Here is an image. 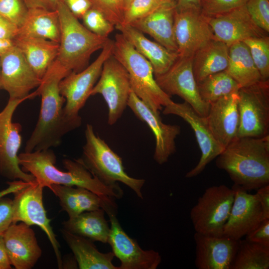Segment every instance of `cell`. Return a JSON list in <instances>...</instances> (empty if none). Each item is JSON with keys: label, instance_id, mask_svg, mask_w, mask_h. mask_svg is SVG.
Masks as SVG:
<instances>
[{"label": "cell", "instance_id": "cell-50", "mask_svg": "<svg viewBox=\"0 0 269 269\" xmlns=\"http://www.w3.org/2000/svg\"><path fill=\"white\" fill-rule=\"evenodd\" d=\"M11 265L5 247L2 234H0V269H11Z\"/></svg>", "mask_w": 269, "mask_h": 269}, {"label": "cell", "instance_id": "cell-29", "mask_svg": "<svg viewBox=\"0 0 269 269\" xmlns=\"http://www.w3.org/2000/svg\"><path fill=\"white\" fill-rule=\"evenodd\" d=\"M229 47L213 38L198 49L192 57V67L197 83L206 77L226 69Z\"/></svg>", "mask_w": 269, "mask_h": 269}, {"label": "cell", "instance_id": "cell-11", "mask_svg": "<svg viewBox=\"0 0 269 269\" xmlns=\"http://www.w3.org/2000/svg\"><path fill=\"white\" fill-rule=\"evenodd\" d=\"M44 187L36 181L13 193L12 223L19 222L38 226L47 236L55 255L58 268L63 267L60 245L50 225L43 202Z\"/></svg>", "mask_w": 269, "mask_h": 269}, {"label": "cell", "instance_id": "cell-18", "mask_svg": "<svg viewBox=\"0 0 269 269\" xmlns=\"http://www.w3.org/2000/svg\"><path fill=\"white\" fill-rule=\"evenodd\" d=\"M205 17L214 38L229 47L249 38L268 35V33L253 21L245 6L223 14Z\"/></svg>", "mask_w": 269, "mask_h": 269}, {"label": "cell", "instance_id": "cell-21", "mask_svg": "<svg viewBox=\"0 0 269 269\" xmlns=\"http://www.w3.org/2000/svg\"><path fill=\"white\" fill-rule=\"evenodd\" d=\"M2 236L11 266L16 269H31L35 266L42 251L30 226L21 222L12 223Z\"/></svg>", "mask_w": 269, "mask_h": 269}, {"label": "cell", "instance_id": "cell-19", "mask_svg": "<svg viewBox=\"0 0 269 269\" xmlns=\"http://www.w3.org/2000/svg\"><path fill=\"white\" fill-rule=\"evenodd\" d=\"M174 32L179 57H192L214 38L211 27L201 11H175Z\"/></svg>", "mask_w": 269, "mask_h": 269}, {"label": "cell", "instance_id": "cell-8", "mask_svg": "<svg viewBox=\"0 0 269 269\" xmlns=\"http://www.w3.org/2000/svg\"><path fill=\"white\" fill-rule=\"evenodd\" d=\"M240 124L237 137L269 135V80L238 91Z\"/></svg>", "mask_w": 269, "mask_h": 269}, {"label": "cell", "instance_id": "cell-2", "mask_svg": "<svg viewBox=\"0 0 269 269\" xmlns=\"http://www.w3.org/2000/svg\"><path fill=\"white\" fill-rule=\"evenodd\" d=\"M18 157L22 170L32 175L44 188L53 184L80 187L107 199H120L123 195L118 184L104 183L93 176L79 159L64 158L62 162L67 171L59 169L55 165L56 156L51 148L23 152Z\"/></svg>", "mask_w": 269, "mask_h": 269}, {"label": "cell", "instance_id": "cell-3", "mask_svg": "<svg viewBox=\"0 0 269 269\" xmlns=\"http://www.w3.org/2000/svg\"><path fill=\"white\" fill-rule=\"evenodd\" d=\"M216 158L234 186L248 191L269 184V135L237 137Z\"/></svg>", "mask_w": 269, "mask_h": 269}, {"label": "cell", "instance_id": "cell-7", "mask_svg": "<svg viewBox=\"0 0 269 269\" xmlns=\"http://www.w3.org/2000/svg\"><path fill=\"white\" fill-rule=\"evenodd\" d=\"M234 196L235 190L224 184L206 188L190 210V219L195 232L222 236Z\"/></svg>", "mask_w": 269, "mask_h": 269}, {"label": "cell", "instance_id": "cell-35", "mask_svg": "<svg viewBox=\"0 0 269 269\" xmlns=\"http://www.w3.org/2000/svg\"><path fill=\"white\" fill-rule=\"evenodd\" d=\"M253 60L258 70L261 81L269 80V37L268 35L246 39Z\"/></svg>", "mask_w": 269, "mask_h": 269}, {"label": "cell", "instance_id": "cell-34", "mask_svg": "<svg viewBox=\"0 0 269 269\" xmlns=\"http://www.w3.org/2000/svg\"><path fill=\"white\" fill-rule=\"evenodd\" d=\"M203 101L210 104L225 96L238 92L237 82L225 71L210 75L197 83Z\"/></svg>", "mask_w": 269, "mask_h": 269}, {"label": "cell", "instance_id": "cell-48", "mask_svg": "<svg viewBox=\"0 0 269 269\" xmlns=\"http://www.w3.org/2000/svg\"><path fill=\"white\" fill-rule=\"evenodd\" d=\"M175 11L176 12L201 11V0H177L175 4Z\"/></svg>", "mask_w": 269, "mask_h": 269}, {"label": "cell", "instance_id": "cell-44", "mask_svg": "<svg viewBox=\"0 0 269 269\" xmlns=\"http://www.w3.org/2000/svg\"><path fill=\"white\" fill-rule=\"evenodd\" d=\"M63 1L70 12L78 19L82 18L92 7L89 0H63Z\"/></svg>", "mask_w": 269, "mask_h": 269}, {"label": "cell", "instance_id": "cell-5", "mask_svg": "<svg viewBox=\"0 0 269 269\" xmlns=\"http://www.w3.org/2000/svg\"><path fill=\"white\" fill-rule=\"evenodd\" d=\"M113 55L127 71L132 91L152 110L159 112L173 102L157 83L151 64L121 33L115 36Z\"/></svg>", "mask_w": 269, "mask_h": 269}, {"label": "cell", "instance_id": "cell-25", "mask_svg": "<svg viewBox=\"0 0 269 269\" xmlns=\"http://www.w3.org/2000/svg\"><path fill=\"white\" fill-rule=\"evenodd\" d=\"M175 4L164 0L150 14L130 25L148 34L167 50L178 54L174 32Z\"/></svg>", "mask_w": 269, "mask_h": 269}, {"label": "cell", "instance_id": "cell-10", "mask_svg": "<svg viewBox=\"0 0 269 269\" xmlns=\"http://www.w3.org/2000/svg\"><path fill=\"white\" fill-rule=\"evenodd\" d=\"M113 48L114 40L109 38L93 63L79 72H71L60 81V93L65 99L64 109L67 115L79 116L100 77L104 62L113 55Z\"/></svg>", "mask_w": 269, "mask_h": 269}, {"label": "cell", "instance_id": "cell-42", "mask_svg": "<svg viewBox=\"0 0 269 269\" xmlns=\"http://www.w3.org/2000/svg\"><path fill=\"white\" fill-rule=\"evenodd\" d=\"M13 201L5 196L0 199V234L12 223Z\"/></svg>", "mask_w": 269, "mask_h": 269}, {"label": "cell", "instance_id": "cell-16", "mask_svg": "<svg viewBox=\"0 0 269 269\" xmlns=\"http://www.w3.org/2000/svg\"><path fill=\"white\" fill-rule=\"evenodd\" d=\"M111 223L108 243L121 262L119 269H156L161 262L159 253L144 250L122 228L116 214H108Z\"/></svg>", "mask_w": 269, "mask_h": 269}, {"label": "cell", "instance_id": "cell-41", "mask_svg": "<svg viewBox=\"0 0 269 269\" xmlns=\"http://www.w3.org/2000/svg\"><path fill=\"white\" fill-rule=\"evenodd\" d=\"M248 0H201V12L205 16L223 14L245 6Z\"/></svg>", "mask_w": 269, "mask_h": 269}, {"label": "cell", "instance_id": "cell-12", "mask_svg": "<svg viewBox=\"0 0 269 269\" xmlns=\"http://www.w3.org/2000/svg\"><path fill=\"white\" fill-rule=\"evenodd\" d=\"M132 89L127 71L112 55L104 62L91 96L101 95L108 107V124L113 125L128 106Z\"/></svg>", "mask_w": 269, "mask_h": 269}, {"label": "cell", "instance_id": "cell-24", "mask_svg": "<svg viewBox=\"0 0 269 269\" xmlns=\"http://www.w3.org/2000/svg\"><path fill=\"white\" fill-rule=\"evenodd\" d=\"M48 188L59 199L63 211L69 218L87 211L103 209L107 214H116L115 199L104 198L84 188L53 184Z\"/></svg>", "mask_w": 269, "mask_h": 269}, {"label": "cell", "instance_id": "cell-4", "mask_svg": "<svg viewBox=\"0 0 269 269\" xmlns=\"http://www.w3.org/2000/svg\"><path fill=\"white\" fill-rule=\"evenodd\" d=\"M60 24L58 60L70 72L84 69L93 53L102 49L108 37L97 35L82 25L63 1L57 8Z\"/></svg>", "mask_w": 269, "mask_h": 269}, {"label": "cell", "instance_id": "cell-27", "mask_svg": "<svg viewBox=\"0 0 269 269\" xmlns=\"http://www.w3.org/2000/svg\"><path fill=\"white\" fill-rule=\"evenodd\" d=\"M13 41L30 67L41 79L57 58L59 43L43 38L19 35Z\"/></svg>", "mask_w": 269, "mask_h": 269}, {"label": "cell", "instance_id": "cell-40", "mask_svg": "<svg viewBox=\"0 0 269 269\" xmlns=\"http://www.w3.org/2000/svg\"><path fill=\"white\" fill-rule=\"evenodd\" d=\"M246 8L255 24L267 33L269 32V0H248Z\"/></svg>", "mask_w": 269, "mask_h": 269}, {"label": "cell", "instance_id": "cell-43", "mask_svg": "<svg viewBox=\"0 0 269 269\" xmlns=\"http://www.w3.org/2000/svg\"><path fill=\"white\" fill-rule=\"evenodd\" d=\"M245 237L248 241L269 246V219L263 220Z\"/></svg>", "mask_w": 269, "mask_h": 269}, {"label": "cell", "instance_id": "cell-39", "mask_svg": "<svg viewBox=\"0 0 269 269\" xmlns=\"http://www.w3.org/2000/svg\"><path fill=\"white\" fill-rule=\"evenodd\" d=\"M28 11L23 0H0V15L18 28L23 23Z\"/></svg>", "mask_w": 269, "mask_h": 269}, {"label": "cell", "instance_id": "cell-30", "mask_svg": "<svg viewBox=\"0 0 269 269\" xmlns=\"http://www.w3.org/2000/svg\"><path fill=\"white\" fill-rule=\"evenodd\" d=\"M105 213L102 208L83 212L64 221L63 229L93 242L108 243L110 227Z\"/></svg>", "mask_w": 269, "mask_h": 269}, {"label": "cell", "instance_id": "cell-20", "mask_svg": "<svg viewBox=\"0 0 269 269\" xmlns=\"http://www.w3.org/2000/svg\"><path fill=\"white\" fill-rule=\"evenodd\" d=\"M235 196L223 235L238 241L257 227L263 220L262 210L256 195L233 185Z\"/></svg>", "mask_w": 269, "mask_h": 269}, {"label": "cell", "instance_id": "cell-54", "mask_svg": "<svg viewBox=\"0 0 269 269\" xmlns=\"http://www.w3.org/2000/svg\"></svg>", "mask_w": 269, "mask_h": 269}, {"label": "cell", "instance_id": "cell-9", "mask_svg": "<svg viewBox=\"0 0 269 269\" xmlns=\"http://www.w3.org/2000/svg\"><path fill=\"white\" fill-rule=\"evenodd\" d=\"M25 100L9 98L0 112V175L11 181H36L34 177L23 171L18 163V152L22 143V126L12 121L13 114Z\"/></svg>", "mask_w": 269, "mask_h": 269}, {"label": "cell", "instance_id": "cell-26", "mask_svg": "<svg viewBox=\"0 0 269 269\" xmlns=\"http://www.w3.org/2000/svg\"><path fill=\"white\" fill-rule=\"evenodd\" d=\"M135 49L152 65L154 76L166 72L179 57L157 42L146 38L142 32L130 25L115 26Z\"/></svg>", "mask_w": 269, "mask_h": 269}, {"label": "cell", "instance_id": "cell-55", "mask_svg": "<svg viewBox=\"0 0 269 269\" xmlns=\"http://www.w3.org/2000/svg\"><path fill=\"white\" fill-rule=\"evenodd\" d=\"M161 0V1H164V0Z\"/></svg>", "mask_w": 269, "mask_h": 269}, {"label": "cell", "instance_id": "cell-45", "mask_svg": "<svg viewBox=\"0 0 269 269\" xmlns=\"http://www.w3.org/2000/svg\"><path fill=\"white\" fill-rule=\"evenodd\" d=\"M18 30L16 25L0 15V39L13 40Z\"/></svg>", "mask_w": 269, "mask_h": 269}, {"label": "cell", "instance_id": "cell-13", "mask_svg": "<svg viewBox=\"0 0 269 269\" xmlns=\"http://www.w3.org/2000/svg\"><path fill=\"white\" fill-rule=\"evenodd\" d=\"M192 57L179 56L166 72L154 77L167 95L180 97L198 114L206 117L210 105L203 101L199 95L193 71Z\"/></svg>", "mask_w": 269, "mask_h": 269}, {"label": "cell", "instance_id": "cell-14", "mask_svg": "<svg viewBox=\"0 0 269 269\" xmlns=\"http://www.w3.org/2000/svg\"><path fill=\"white\" fill-rule=\"evenodd\" d=\"M0 89L6 91L9 98L29 99L36 96V92L40 79L30 67L24 56L15 46L0 57Z\"/></svg>", "mask_w": 269, "mask_h": 269}, {"label": "cell", "instance_id": "cell-37", "mask_svg": "<svg viewBox=\"0 0 269 269\" xmlns=\"http://www.w3.org/2000/svg\"><path fill=\"white\" fill-rule=\"evenodd\" d=\"M82 18L88 30L102 37H108L115 27L100 11L93 7L89 9Z\"/></svg>", "mask_w": 269, "mask_h": 269}, {"label": "cell", "instance_id": "cell-17", "mask_svg": "<svg viewBox=\"0 0 269 269\" xmlns=\"http://www.w3.org/2000/svg\"><path fill=\"white\" fill-rule=\"evenodd\" d=\"M128 106L139 120L145 123L154 134L155 139L154 160L159 164L167 162L169 157L176 151L175 139L180 133V127L163 123L159 112L152 110L132 90Z\"/></svg>", "mask_w": 269, "mask_h": 269}, {"label": "cell", "instance_id": "cell-53", "mask_svg": "<svg viewBox=\"0 0 269 269\" xmlns=\"http://www.w3.org/2000/svg\"><path fill=\"white\" fill-rule=\"evenodd\" d=\"M168 0V1H171V2H176L177 0Z\"/></svg>", "mask_w": 269, "mask_h": 269}, {"label": "cell", "instance_id": "cell-33", "mask_svg": "<svg viewBox=\"0 0 269 269\" xmlns=\"http://www.w3.org/2000/svg\"><path fill=\"white\" fill-rule=\"evenodd\" d=\"M269 246L246 240H238L231 269H269Z\"/></svg>", "mask_w": 269, "mask_h": 269}, {"label": "cell", "instance_id": "cell-38", "mask_svg": "<svg viewBox=\"0 0 269 269\" xmlns=\"http://www.w3.org/2000/svg\"><path fill=\"white\" fill-rule=\"evenodd\" d=\"M160 0H134L125 10L122 25H130L152 12L162 2Z\"/></svg>", "mask_w": 269, "mask_h": 269}, {"label": "cell", "instance_id": "cell-1", "mask_svg": "<svg viewBox=\"0 0 269 269\" xmlns=\"http://www.w3.org/2000/svg\"><path fill=\"white\" fill-rule=\"evenodd\" d=\"M71 72L56 59L42 78L35 91L36 95L41 96L39 115L24 152L57 147L65 134L81 125L80 115L73 117L66 114L65 99L60 93V81Z\"/></svg>", "mask_w": 269, "mask_h": 269}, {"label": "cell", "instance_id": "cell-52", "mask_svg": "<svg viewBox=\"0 0 269 269\" xmlns=\"http://www.w3.org/2000/svg\"><path fill=\"white\" fill-rule=\"evenodd\" d=\"M133 0H125L124 1L125 10Z\"/></svg>", "mask_w": 269, "mask_h": 269}, {"label": "cell", "instance_id": "cell-51", "mask_svg": "<svg viewBox=\"0 0 269 269\" xmlns=\"http://www.w3.org/2000/svg\"><path fill=\"white\" fill-rule=\"evenodd\" d=\"M14 46L15 44L13 40L0 39V57Z\"/></svg>", "mask_w": 269, "mask_h": 269}, {"label": "cell", "instance_id": "cell-15", "mask_svg": "<svg viewBox=\"0 0 269 269\" xmlns=\"http://www.w3.org/2000/svg\"><path fill=\"white\" fill-rule=\"evenodd\" d=\"M163 114L174 115L182 118L190 125L194 133L201 155L199 162L185 175L192 178L199 175L206 166L216 158L224 150L214 138L207 124L205 117L198 114L187 103H175L173 101L164 107Z\"/></svg>", "mask_w": 269, "mask_h": 269}, {"label": "cell", "instance_id": "cell-49", "mask_svg": "<svg viewBox=\"0 0 269 269\" xmlns=\"http://www.w3.org/2000/svg\"><path fill=\"white\" fill-rule=\"evenodd\" d=\"M7 183L8 185V186L6 188L0 191V199L8 194L11 193L13 194L16 191L25 187L30 183L26 182L22 180H16L8 181Z\"/></svg>", "mask_w": 269, "mask_h": 269}, {"label": "cell", "instance_id": "cell-6", "mask_svg": "<svg viewBox=\"0 0 269 269\" xmlns=\"http://www.w3.org/2000/svg\"><path fill=\"white\" fill-rule=\"evenodd\" d=\"M85 136L82 154L78 159L91 173L107 185L122 182L142 199L141 189L145 180L133 178L127 173L122 158L95 134L92 125H86Z\"/></svg>", "mask_w": 269, "mask_h": 269}, {"label": "cell", "instance_id": "cell-36", "mask_svg": "<svg viewBox=\"0 0 269 269\" xmlns=\"http://www.w3.org/2000/svg\"><path fill=\"white\" fill-rule=\"evenodd\" d=\"M93 7L100 11L115 27L122 25L125 0H89Z\"/></svg>", "mask_w": 269, "mask_h": 269}, {"label": "cell", "instance_id": "cell-23", "mask_svg": "<svg viewBox=\"0 0 269 269\" xmlns=\"http://www.w3.org/2000/svg\"><path fill=\"white\" fill-rule=\"evenodd\" d=\"M238 92L210 104L205 119L215 139L224 148L237 137L240 124Z\"/></svg>", "mask_w": 269, "mask_h": 269}, {"label": "cell", "instance_id": "cell-46", "mask_svg": "<svg viewBox=\"0 0 269 269\" xmlns=\"http://www.w3.org/2000/svg\"><path fill=\"white\" fill-rule=\"evenodd\" d=\"M255 194L260 202L263 220L269 219V184L265 185L257 189Z\"/></svg>", "mask_w": 269, "mask_h": 269}, {"label": "cell", "instance_id": "cell-22", "mask_svg": "<svg viewBox=\"0 0 269 269\" xmlns=\"http://www.w3.org/2000/svg\"><path fill=\"white\" fill-rule=\"evenodd\" d=\"M195 265L198 269H231L238 245L236 241L195 232Z\"/></svg>", "mask_w": 269, "mask_h": 269}, {"label": "cell", "instance_id": "cell-32", "mask_svg": "<svg viewBox=\"0 0 269 269\" xmlns=\"http://www.w3.org/2000/svg\"><path fill=\"white\" fill-rule=\"evenodd\" d=\"M225 71L237 82L240 88L248 87L261 81L249 48L244 42L232 44L229 48L228 64Z\"/></svg>", "mask_w": 269, "mask_h": 269}, {"label": "cell", "instance_id": "cell-28", "mask_svg": "<svg viewBox=\"0 0 269 269\" xmlns=\"http://www.w3.org/2000/svg\"><path fill=\"white\" fill-rule=\"evenodd\" d=\"M62 236L73 253L80 269H119L114 266L113 252L103 253L98 251L93 241L71 233L64 229Z\"/></svg>", "mask_w": 269, "mask_h": 269}, {"label": "cell", "instance_id": "cell-56", "mask_svg": "<svg viewBox=\"0 0 269 269\" xmlns=\"http://www.w3.org/2000/svg\"></svg>", "mask_w": 269, "mask_h": 269}, {"label": "cell", "instance_id": "cell-31", "mask_svg": "<svg viewBox=\"0 0 269 269\" xmlns=\"http://www.w3.org/2000/svg\"><path fill=\"white\" fill-rule=\"evenodd\" d=\"M17 35L43 38L57 43L60 39V24L57 10L29 8Z\"/></svg>", "mask_w": 269, "mask_h": 269}, {"label": "cell", "instance_id": "cell-47", "mask_svg": "<svg viewBox=\"0 0 269 269\" xmlns=\"http://www.w3.org/2000/svg\"><path fill=\"white\" fill-rule=\"evenodd\" d=\"M28 9L42 8L50 11L57 10L58 5L63 0H23Z\"/></svg>", "mask_w": 269, "mask_h": 269}]
</instances>
